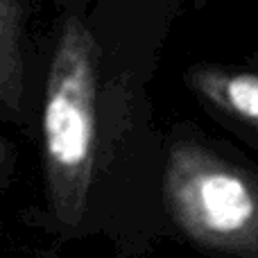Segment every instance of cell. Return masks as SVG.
<instances>
[{
    "label": "cell",
    "instance_id": "2",
    "mask_svg": "<svg viewBox=\"0 0 258 258\" xmlns=\"http://www.w3.org/2000/svg\"><path fill=\"white\" fill-rule=\"evenodd\" d=\"M163 197L181 233L220 256L258 258V174L197 141L170 145Z\"/></svg>",
    "mask_w": 258,
    "mask_h": 258
},
{
    "label": "cell",
    "instance_id": "4",
    "mask_svg": "<svg viewBox=\"0 0 258 258\" xmlns=\"http://www.w3.org/2000/svg\"><path fill=\"white\" fill-rule=\"evenodd\" d=\"M27 5L0 0V116L18 118L25 93L23 66V27Z\"/></svg>",
    "mask_w": 258,
    "mask_h": 258
},
{
    "label": "cell",
    "instance_id": "1",
    "mask_svg": "<svg viewBox=\"0 0 258 258\" xmlns=\"http://www.w3.org/2000/svg\"><path fill=\"white\" fill-rule=\"evenodd\" d=\"M100 48L75 12L59 23L43 102L45 192L52 218L63 227L82 220L98 152Z\"/></svg>",
    "mask_w": 258,
    "mask_h": 258
},
{
    "label": "cell",
    "instance_id": "3",
    "mask_svg": "<svg viewBox=\"0 0 258 258\" xmlns=\"http://www.w3.org/2000/svg\"><path fill=\"white\" fill-rule=\"evenodd\" d=\"M188 82L192 91L213 109L238 125L258 132V73L195 66L188 71Z\"/></svg>",
    "mask_w": 258,
    "mask_h": 258
},
{
    "label": "cell",
    "instance_id": "5",
    "mask_svg": "<svg viewBox=\"0 0 258 258\" xmlns=\"http://www.w3.org/2000/svg\"><path fill=\"white\" fill-rule=\"evenodd\" d=\"M7 156H9V147H7V143L5 141H0V168L5 165V161H7Z\"/></svg>",
    "mask_w": 258,
    "mask_h": 258
}]
</instances>
